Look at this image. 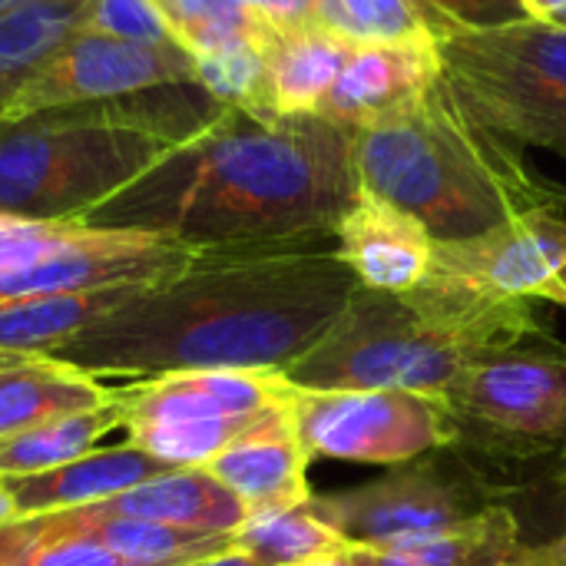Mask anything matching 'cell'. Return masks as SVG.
I'll return each instance as SVG.
<instances>
[{
    "mask_svg": "<svg viewBox=\"0 0 566 566\" xmlns=\"http://www.w3.org/2000/svg\"><path fill=\"white\" fill-rule=\"evenodd\" d=\"M265 60L269 99L275 113H318L322 99L335 86L348 53L355 50L352 40L308 23L292 30H269L259 43Z\"/></svg>",
    "mask_w": 566,
    "mask_h": 566,
    "instance_id": "21",
    "label": "cell"
},
{
    "mask_svg": "<svg viewBox=\"0 0 566 566\" xmlns=\"http://www.w3.org/2000/svg\"><path fill=\"white\" fill-rule=\"evenodd\" d=\"M441 80L434 40L355 43L318 113L361 129L411 109Z\"/></svg>",
    "mask_w": 566,
    "mask_h": 566,
    "instance_id": "14",
    "label": "cell"
},
{
    "mask_svg": "<svg viewBox=\"0 0 566 566\" xmlns=\"http://www.w3.org/2000/svg\"><path fill=\"white\" fill-rule=\"evenodd\" d=\"M196 80L226 106L275 113L269 99L265 60L255 43H232L209 53H196Z\"/></svg>",
    "mask_w": 566,
    "mask_h": 566,
    "instance_id": "28",
    "label": "cell"
},
{
    "mask_svg": "<svg viewBox=\"0 0 566 566\" xmlns=\"http://www.w3.org/2000/svg\"><path fill=\"white\" fill-rule=\"evenodd\" d=\"M20 358H30V355H0V368L13 365V361H20Z\"/></svg>",
    "mask_w": 566,
    "mask_h": 566,
    "instance_id": "41",
    "label": "cell"
},
{
    "mask_svg": "<svg viewBox=\"0 0 566 566\" xmlns=\"http://www.w3.org/2000/svg\"><path fill=\"white\" fill-rule=\"evenodd\" d=\"M441 80L488 129L566 156V30L524 20L434 40Z\"/></svg>",
    "mask_w": 566,
    "mask_h": 566,
    "instance_id": "7",
    "label": "cell"
},
{
    "mask_svg": "<svg viewBox=\"0 0 566 566\" xmlns=\"http://www.w3.org/2000/svg\"><path fill=\"white\" fill-rule=\"evenodd\" d=\"M10 521H17V511H13V497H10L7 484L0 481V524H10Z\"/></svg>",
    "mask_w": 566,
    "mask_h": 566,
    "instance_id": "38",
    "label": "cell"
},
{
    "mask_svg": "<svg viewBox=\"0 0 566 566\" xmlns=\"http://www.w3.org/2000/svg\"><path fill=\"white\" fill-rule=\"evenodd\" d=\"M335 242L358 285L371 292H411L434 255V239L415 216L365 189L335 226Z\"/></svg>",
    "mask_w": 566,
    "mask_h": 566,
    "instance_id": "16",
    "label": "cell"
},
{
    "mask_svg": "<svg viewBox=\"0 0 566 566\" xmlns=\"http://www.w3.org/2000/svg\"><path fill=\"white\" fill-rule=\"evenodd\" d=\"M292 424L312 461L398 468L454 448L444 398L421 391H295Z\"/></svg>",
    "mask_w": 566,
    "mask_h": 566,
    "instance_id": "11",
    "label": "cell"
},
{
    "mask_svg": "<svg viewBox=\"0 0 566 566\" xmlns=\"http://www.w3.org/2000/svg\"><path fill=\"white\" fill-rule=\"evenodd\" d=\"M541 305H564L566 308V265L564 269H557L544 285H541V292L534 295Z\"/></svg>",
    "mask_w": 566,
    "mask_h": 566,
    "instance_id": "36",
    "label": "cell"
},
{
    "mask_svg": "<svg viewBox=\"0 0 566 566\" xmlns=\"http://www.w3.org/2000/svg\"><path fill=\"white\" fill-rule=\"evenodd\" d=\"M275 30H292V27H308L315 23V7L312 0H249Z\"/></svg>",
    "mask_w": 566,
    "mask_h": 566,
    "instance_id": "32",
    "label": "cell"
},
{
    "mask_svg": "<svg viewBox=\"0 0 566 566\" xmlns=\"http://www.w3.org/2000/svg\"><path fill=\"white\" fill-rule=\"evenodd\" d=\"M192 566H259L255 560H249L242 551H235V547H229V551H222V554H216V557H209V560H199V564Z\"/></svg>",
    "mask_w": 566,
    "mask_h": 566,
    "instance_id": "37",
    "label": "cell"
},
{
    "mask_svg": "<svg viewBox=\"0 0 566 566\" xmlns=\"http://www.w3.org/2000/svg\"><path fill=\"white\" fill-rule=\"evenodd\" d=\"M96 514L169 524L196 534H239L249 521L242 501L206 468H172L139 488L93 504Z\"/></svg>",
    "mask_w": 566,
    "mask_h": 566,
    "instance_id": "19",
    "label": "cell"
},
{
    "mask_svg": "<svg viewBox=\"0 0 566 566\" xmlns=\"http://www.w3.org/2000/svg\"><path fill=\"white\" fill-rule=\"evenodd\" d=\"M172 146L126 126L109 99L0 119V212L83 219Z\"/></svg>",
    "mask_w": 566,
    "mask_h": 566,
    "instance_id": "5",
    "label": "cell"
},
{
    "mask_svg": "<svg viewBox=\"0 0 566 566\" xmlns=\"http://www.w3.org/2000/svg\"><path fill=\"white\" fill-rule=\"evenodd\" d=\"M93 0H27L0 13V103L23 76L86 23Z\"/></svg>",
    "mask_w": 566,
    "mask_h": 566,
    "instance_id": "23",
    "label": "cell"
},
{
    "mask_svg": "<svg viewBox=\"0 0 566 566\" xmlns=\"http://www.w3.org/2000/svg\"><path fill=\"white\" fill-rule=\"evenodd\" d=\"M40 541L86 537L106 547L123 566H192L232 547L235 534H196L169 524L96 514L90 507L33 517Z\"/></svg>",
    "mask_w": 566,
    "mask_h": 566,
    "instance_id": "18",
    "label": "cell"
},
{
    "mask_svg": "<svg viewBox=\"0 0 566 566\" xmlns=\"http://www.w3.org/2000/svg\"><path fill=\"white\" fill-rule=\"evenodd\" d=\"M521 547L524 541L517 514L504 504H494L451 531L385 547L345 544L338 554L352 566H511Z\"/></svg>",
    "mask_w": 566,
    "mask_h": 566,
    "instance_id": "20",
    "label": "cell"
},
{
    "mask_svg": "<svg viewBox=\"0 0 566 566\" xmlns=\"http://www.w3.org/2000/svg\"><path fill=\"white\" fill-rule=\"evenodd\" d=\"M564 265L566 212L531 209L481 235L434 242L424 282L481 302H514L534 298Z\"/></svg>",
    "mask_w": 566,
    "mask_h": 566,
    "instance_id": "13",
    "label": "cell"
},
{
    "mask_svg": "<svg viewBox=\"0 0 566 566\" xmlns=\"http://www.w3.org/2000/svg\"><path fill=\"white\" fill-rule=\"evenodd\" d=\"M17 3H27V0H0V13L10 10V7H17Z\"/></svg>",
    "mask_w": 566,
    "mask_h": 566,
    "instance_id": "42",
    "label": "cell"
},
{
    "mask_svg": "<svg viewBox=\"0 0 566 566\" xmlns=\"http://www.w3.org/2000/svg\"><path fill=\"white\" fill-rule=\"evenodd\" d=\"M109 103L126 126L159 136L169 146H182V143L202 136L229 109L199 80H176V83L133 90Z\"/></svg>",
    "mask_w": 566,
    "mask_h": 566,
    "instance_id": "24",
    "label": "cell"
},
{
    "mask_svg": "<svg viewBox=\"0 0 566 566\" xmlns=\"http://www.w3.org/2000/svg\"><path fill=\"white\" fill-rule=\"evenodd\" d=\"M166 471H172V468L149 458L136 444L123 441L116 448L86 451L76 461H66L53 471L10 478L3 484L13 497L17 521H30V517H43V514L93 507V504L109 501L129 488H139Z\"/></svg>",
    "mask_w": 566,
    "mask_h": 566,
    "instance_id": "17",
    "label": "cell"
},
{
    "mask_svg": "<svg viewBox=\"0 0 566 566\" xmlns=\"http://www.w3.org/2000/svg\"><path fill=\"white\" fill-rule=\"evenodd\" d=\"M302 566H352L342 554H332V557H318V560H308V564Z\"/></svg>",
    "mask_w": 566,
    "mask_h": 566,
    "instance_id": "39",
    "label": "cell"
},
{
    "mask_svg": "<svg viewBox=\"0 0 566 566\" xmlns=\"http://www.w3.org/2000/svg\"><path fill=\"white\" fill-rule=\"evenodd\" d=\"M199 255L156 232L0 212V298L153 289Z\"/></svg>",
    "mask_w": 566,
    "mask_h": 566,
    "instance_id": "9",
    "label": "cell"
},
{
    "mask_svg": "<svg viewBox=\"0 0 566 566\" xmlns=\"http://www.w3.org/2000/svg\"><path fill=\"white\" fill-rule=\"evenodd\" d=\"M511 566H537V564H517V560H514V564H511Z\"/></svg>",
    "mask_w": 566,
    "mask_h": 566,
    "instance_id": "43",
    "label": "cell"
},
{
    "mask_svg": "<svg viewBox=\"0 0 566 566\" xmlns=\"http://www.w3.org/2000/svg\"><path fill=\"white\" fill-rule=\"evenodd\" d=\"M83 27L116 36V40H129V43L182 46L153 0H93Z\"/></svg>",
    "mask_w": 566,
    "mask_h": 566,
    "instance_id": "29",
    "label": "cell"
},
{
    "mask_svg": "<svg viewBox=\"0 0 566 566\" xmlns=\"http://www.w3.org/2000/svg\"><path fill=\"white\" fill-rule=\"evenodd\" d=\"M232 547L259 566H302L338 554L345 541L332 524L318 517L312 501H305L302 507L245 521L232 537Z\"/></svg>",
    "mask_w": 566,
    "mask_h": 566,
    "instance_id": "25",
    "label": "cell"
},
{
    "mask_svg": "<svg viewBox=\"0 0 566 566\" xmlns=\"http://www.w3.org/2000/svg\"><path fill=\"white\" fill-rule=\"evenodd\" d=\"M119 424H123V411L109 388V398L96 408L66 411V415L36 421L23 431H13L0 438V481L43 474L66 461H76L80 454L93 451V444Z\"/></svg>",
    "mask_w": 566,
    "mask_h": 566,
    "instance_id": "22",
    "label": "cell"
},
{
    "mask_svg": "<svg viewBox=\"0 0 566 566\" xmlns=\"http://www.w3.org/2000/svg\"><path fill=\"white\" fill-rule=\"evenodd\" d=\"M541 302H481L421 282L411 292L355 289L332 328L285 368L298 391L438 395L474 361L544 332Z\"/></svg>",
    "mask_w": 566,
    "mask_h": 566,
    "instance_id": "4",
    "label": "cell"
},
{
    "mask_svg": "<svg viewBox=\"0 0 566 566\" xmlns=\"http://www.w3.org/2000/svg\"><path fill=\"white\" fill-rule=\"evenodd\" d=\"M524 7H527L531 20L566 30V0H524Z\"/></svg>",
    "mask_w": 566,
    "mask_h": 566,
    "instance_id": "35",
    "label": "cell"
},
{
    "mask_svg": "<svg viewBox=\"0 0 566 566\" xmlns=\"http://www.w3.org/2000/svg\"><path fill=\"white\" fill-rule=\"evenodd\" d=\"M361 189L415 216L434 242L481 235L531 209H566L517 143L478 123L438 80L411 109L355 129Z\"/></svg>",
    "mask_w": 566,
    "mask_h": 566,
    "instance_id": "3",
    "label": "cell"
},
{
    "mask_svg": "<svg viewBox=\"0 0 566 566\" xmlns=\"http://www.w3.org/2000/svg\"><path fill=\"white\" fill-rule=\"evenodd\" d=\"M33 541H40V531H36V521H10V524H0V566H10Z\"/></svg>",
    "mask_w": 566,
    "mask_h": 566,
    "instance_id": "33",
    "label": "cell"
},
{
    "mask_svg": "<svg viewBox=\"0 0 566 566\" xmlns=\"http://www.w3.org/2000/svg\"><path fill=\"white\" fill-rule=\"evenodd\" d=\"M551 478H554V484L560 488V494L566 497V458L557 464V468H554V474H551Z\"/></svg>",
    "mask_w": 566,
    "mask_h": 566,
    "instance_id": "40",
    "label": "cell"
},
{
    "mask_svg": "<svg viewBox=\"0 0 566 566\" xmlns=\"http://www.w3.org/2000/svg\"><path fill=\"white\" fill-rule=\"evenodd\" d=\"M434 30V40L468 30H497L531 20L524 0H415Z\"/></svg>",
    "mask_w": 566,
    "mask_h": 566,
    "instance_id": "30",
    "label": "cell"
},
{
    "mask_svg": "<svg viewBox=\"0 0 566 566\" xmlns=\"http://www.w3.org/2000/svg\"><path fill=\"white\" fill-rule=\"evenodd\" d=\"M176 40L196 56L232 43H262L272 23L249 0H153Z\"/></svg>",
    "mask_w": 566,
    "mask_h": 566,
    "instance_id": "26",
    "label": "cell"
},
{
    "mask_svg": "<svg viewBox=\"0 0 566 566\" xmlns=\"http://www.w3.org/2000/svg\"><path fill=\"white\" fill-rule=\"evenodd\" d=\"M176 80H196V56L186 46H146L80 27L0 103V119L70 103L116 99Z\"/></svg>",
    "mask_w": 566,
    "mask_h": 566,
    "instance_id": "12",
    "label": "cell"
},
{
    "mask_svg": "<svg viewBox=\"0 0 566 566\" xmlns=\"http://www.w3.org/2000/svg\"><path fill=\"white\" fill-rule=\"evenodd\" d=\"M358 279L335 232L219 245L50 352L93 378L295 365L342 315Z\"/></svg>",
    "mask_w": 566,
    "mask_h": 566,
    "instance_id": "1",
    "label": "cell"
},
{
    "mask_svg": "<svg viewBox=\"0 0 566 566\" xmlns=\"http://www.w3.org/2000/svg\"><path fill=\"white\" fill-rule=\"evenodd\" d=\"M295 391L272 368L166 371L113 388L126 441L169 468H206L249 428L289 408Z\"/></svg>",
    "mask_w": 566,
    "mask_h": 566,
    "instance_id": "8",
    "label": "cell"
},
{
    "mask_svg": "<svg viewBox=\"0 0 566 566\" xmlns=\"http://www.w3.org/2000/svg\"><path fill=\"white\" fill-rule=\"evenodd\" d=\"M454 451L478 468L566 458V342L551 328L464 368L444 391Z\"/></svg>",
    "mask_w": 566,
    "mask_h": 566,
    "instance_id": "6",
    "label": "cell"
},
{
    "mask_svg": "<svg viewBox=\"0 0 566 566\" xmlns=\"http://www.w3.org/2000/svg\"><path fill=\"white\" fill-rule=\"evenodd\" d=\"M358 192L355 129L322 113L229 106L76 222L156 232L192 249L259 245L335 232Z\"/></svg>",
    "mask_w": 566,
    "mask_h": 566,
    "instance_id": "2",
    "label": "cell"
},
{
    "mask_svg": "<svg viewBox=\"0 0 566 566\" xmlns=\"http://www.w3.org/2000/svg\"><path fill=\"white\" fill-rule=\"evenodd\" d=\"M10 566H123L106 547L86 537L33 541Z\"/></svg>",
    "mask_w": 566,
    "mask_h": 566,
    "instance_id": "31",
    "label": "cell"
},
{
    "mask_svg": "<svg viewBox=\"0 0 566 566\" xmlns=\"http://www.w3.org/2000/svg\"><path fill=\"white\" fill-rule=\"evenodd\" d=\"M308 464L312 458L295 434L289 405L249 428L219 458H212L206 471L242 501L252 521L312 501L315 491L308 484Z\"/></svg>",
    "mask_w": 566,
    "mask_h": 566,
    "instance_id": "15",
    "label": "cell"
},
{
    "mask_svg": "<svg viewBox=\"0 0 566 566\" xmlns=\"http://www.w3.org/2000/svg\"><path fill=\"white\" fill-rule=\"evenodd\" d=\"M517 564H537V566H566V531L551 537V541H537V544H524L521 554L514 557Z\"/></svg>",
    "mask_w": 566,
    "mask_h": 566,
    "instance_id": "34",
    "label": "cell"
},
{
    "mask_svg": "<svg viewBox=\"0 0 566 566\" xmlns=\"http://www.w3.org/2000/svg\"><path fill=\"white\" fill-rule=\"evenodd\" d=\"M497 504L484 468L461 451H434L385 478L338 494H312V507L345 544L385 547L468 524Z\"/></svg>",
    "mask_w": 566,
    "mask_h": 566,
    "instance_id": "10",
    "label": "cell"
},
{
    "mask_svg": "<svg viewBox=\"0 0 566 566\" xmlns=\"http://www.w3.org/2000/svg\"><path fill=\"white\" fill-rule=\"evenodd\" d=\"M315 23L352 43L434 40L415 0H312Z\"/></svg>",
    "mask_w": 566,
    "mask_h": 566,
    "instance_id": "27",
    "label": "cell"
}]
</instances>
